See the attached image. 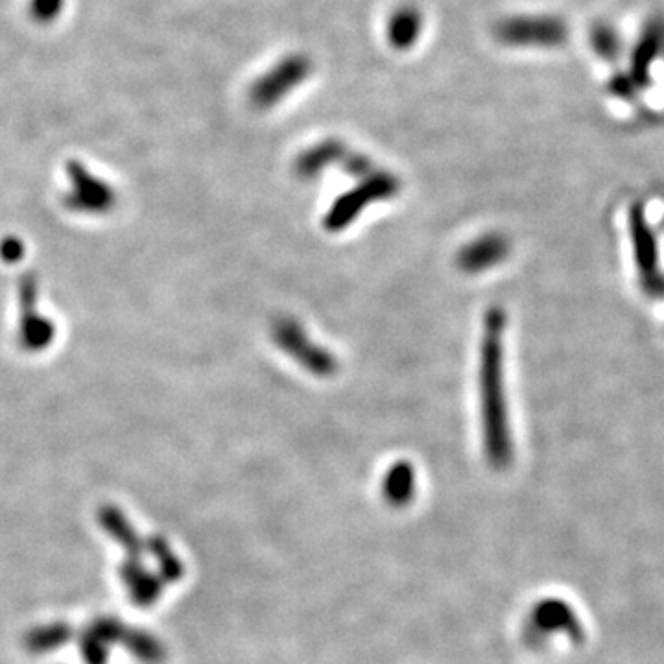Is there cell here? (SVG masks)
Masks as SVG:
<instances>
[{
  "mask_svg": "<svg viewBox=\"0 0 664 664\" xmlns=\"http://www.w3.org/2000/svg\"><path fill=\"white\" fill-rule=\"evenodd\" d=\"M522 635L530 646H543L552 637H581V622L572 605L561 598H543L530 609L522 626Z\"/></svg>",
  "mask_w": 664,
  "mask_h": 664,
  "instance_id": "277c9868",
  "label": "cell"
},
{
  "mask_svg": "<svg viewBox=\"0 0 664 664\" xmlns=\"http://www.w3.org/2000/svg\"><path fill=\"white\" fill-rule=\"evenodd\" d=\"M67 178L71 187L63 194V205L71 213L100 214L111 213L117 205V192L102 178L95 176L80 161H69Z\"/></svg>",
  "mask_w": 664,
  "mask_h": 664,
  "instance_id": "5b68a950",
  "label": "cell"
},
{
  "mask_svg": "<svg viewBox=\"0 0 664 664\" xmlns=\"http://www.w3.org/2000/svg\"><path fill=\"white\" fill-rule=\"evenodd\" d=\"M506 329V310L497 305L489 307L482 321L478 397L484 456L497 471L508 469L513 462V436L506 393Z\"/></svg>",
  "mask_w": 664,
  "mask_h": 664,
  "instance_id": "6da1fadb",
  "label": "cell"
},
{
  "mask_svg": "<svg viewBox=\"0 0 664 664\" xmlns=\"http://www.w3.org/2000/svg\"><path fill=\"white\" fill-rule=\"evenodd\" d=\"M417 493V473L408 460L392 463L380 480V495L392 508H406Z\"/></svg>",
  "mask_w": 664,
  "mask_h": 664,
  "instance_id": "ba28073f",
  "label": "cell"
},
{
  "mask_svg": "<svg viewBox=\"0 0 664 664\" xmlns=\"http://www.w3.org/2000/svg\"><path fill=\"white\" fill-rule=\"evenodd\" d=\"M23 242L17 237L4 238L0 242V259L6 262H17L23 259Z\"/></svg>",
  "mask_w": 664,
  "mask_h": 664,
  "instance_id": "30bf717a",
  "label": "cell"
},
{
  "mask_svg": "<svg viewBox=\"0 0 664 664\" xmlns=\"http://www.w3.org/2000/svg\"><path fill=\"white\" fill-rule=\"evenodd\" d=\"M273 344L277 345L285 355L290 356L301 368L310 375L329 379L338 373V360L331 351L312 342L307 331L299 321L292 318H281L272 327Z\"/></svg>",
  "mask_w": 664,
  "mask_h": 664,
  "instance_id": "3957f363",
  "label": "cell"
},
{
  "mask_svg": "<svg viewBox=\"0 0 664 664\" xmlns=\"http://www.w3.org/2000/svg\"><path fill=\"white\" fill-rule=\"evenodd\" d=\"M511 244L508 238L500 233H487L482 237L467 242L456 255L458 270L469 275L493 270L500 262L506 261L510 255Z\"/></svg>",
  "mask_w": 664,
  "mask_h": 664,
  "instance_id": "52a82bcc",
  "label": "cell"
},
{
  "mask_svg": "<svg viewBox=\"0 0 664 664\" xmlns=\"http://www.w3.org/2000/svg\"><path fill=\"white\" fill-rule=\"evenodd\" d=\"M67 6V0H28V15L39 24L58 21Z\"/></svg>",
  "mask_w": 664,
  "mask_h": 664,
  "instance_id": "9c48e42d",
  "label": "cell"
},
{
  "mask_svg": "<svg viewBox=\"0 0 664 664\" xmlns=\"http://www.w3.org/2000/svg\"><path fill=\"white\" fill-rule=\"evenodd\" d=\"M37 294H39V283H37L36 273H23L19 279L21 318H19L17 340L28 353L45 351L56 338L54 321L37 309Z\"/></svg>",
  "mask_w": 664,
  "mask_h": 664,
  "instance_id": "8992f818",
  "label": "cell"
},
{
  "mask_svg": "<svg viewBox=\"0 0 664 664\" xmlns=\"http://www.w3.org/2000/svg\"><path fill=\"white\" fill-rule=\"evenodd\" d=\"M399 189L401 183L390 174L366 176L355 189L347 190L334 200L329 213L323 216V229L329 233L344 231L373 203L392 200L393 196L399 194Z\"/></svg>",
  "mask_w": 664,
  "mask_h": 664,
  "instance_id": "7a4b0ae2",
  "label": "cell"
}]
</instances>
